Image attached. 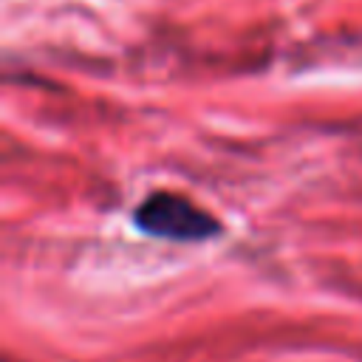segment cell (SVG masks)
Wrapping results in <instances>:
<instances>
[{
    "instance_id": "obj_1",
    "label": "cell",
    "mask_w": 362,
    "mask_h": 362,
    "mask_svg": "<svg viewBox=\"0 0 362 362\" xmlns=\"http://www.w3.org/2000/svg\"><path fill=\"white\" fill-rule=\"evenodd\" d=\"M133 221L144 235L161 238V240H178V243H198L209 240L221 232V223L201 206H195L187 195L178 192H150L136 209Z\"/></svg>"
}]
</instances>
